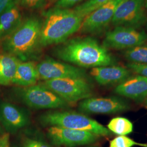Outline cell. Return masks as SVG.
Masks as SVG:
<instances>
[{
  "instance_id": "1",
  "label": "cell",
  "mask_w": 147,
  "mask_h": 147,
  "mask_svg": "<svg viewBox=\"0 0 147 147\" xmlns=\"http://www.w3.org/2000/svg\"><path fill=\"white\" fill-rule=\"evenodd\" d=\"M55 57L81 68L115 65L116 58L94 38L75 37L56 45L51 50Z\"/></svg>"
},
{
  "instance_id": "2",
  "label": "cell",
  "mask_w": 147,
  "mask_h": 147,
  "mask_svg": "<svg viewBox=\"0 0 147 147\" xmlns=\"http://www.w3.org/2000/svg\"><path fill=\"white\" fill-rule=\"evenodd\" d=\"M42 22L37 16L27 18L16 30L2 41L3 53L22 62L37 60L42 51L40 40Z\"/></svg>"
},
{
  "instance_id": "3",
  "label": "cell",
  "mask_w": 147,
  "mask_h": 147,
  "mask_svg": "<svg viewBox=\"0 0 147 147\" xmlns=\"http://www.w3.org/2000/svg\"><path fill=\"white\" fill-rule=\"evenodd\" d=\"M40 42L41 47L58 45L79 31L84 18L71 9L51 8L45 13Z\"/></svg>"
},
{
  "instance_id": "4",
  "label": "cell",
  "mask_w": 147,
  "mask_h": 147,
  "mask_svg": "<svg viewBox=\"0 0 147 147\" xmlns=\"http://www.w3.org/2000/svg\"><path fill=\"white\" fill-rule=\"evenodd\" d=\"M67 109L48 111L38 117L43 126H59L93 133L99 136H108L111 132L105 126L86 115Z\"/></svg>"
},
{
  "instance_id": "5",
  "label": "cell",
  "mask_w": 147,
  "mask_h": 147,
  "mask_svg": "<svg viewBox=\"0 0 147 147\" xmlns=\"http://www.w3.org/2000/svg\"><path fill=\"white\" fill-rule=\"evenodd\" d=\"M15 92L21 104L32 109H67L70 105L42 83L19 87Z\"/></svg>"
},
{
  "instance_id": "6",
  "label": "cell",
  "mask_w": 147,
  "mask_h": 147,
  "mask_svg": "<svg viewBox=\"0 0 147 147\" xmlns=\"http://www.w3.org/2000/svg\"><path fill=\"white\" fill-rule=\"evenodd\" d=\"M42 84L70 104L92 97L94 93L89 79H57L44 81Z\"/></svg>"
},
{
  "instance_id": "7",
  "label": "cell",
  "mask_w": 147,
  "mask_h": 147,
  "mask_svg": "<svg viewBox=\"0 0 147 147\" xmlns=\"http://www.w3.org/2000/svg\"><path fill=\"white\" fill-rule=\"evenodd\" d=\"M146 0H124L116 9L111 24L139 29L147 22Z\"/></svg>"
},
{
  "instance_id": "8",
  "label": "cell",
  "mask_w": 147,
  "mask_h": 147,
  "mask_svg": "<svg viewBox=\"0 0 147 147\" xmlns=\"http://www.w3.org/2000/svg\"><path fill=\"white\" fill-rule=\"evenodd\" d=\"M147 42L146 32L129 27L116 26L106 32L102 45L107 50H125Z\"/></svg>"
},
{
  "instance_id": "9",
  "label": "cell",
  "mask_w": 147,
  "mask_h": 147,
  "mask_svg": "<svg viewBox=\"0 0 147 147\" xmlns=\"http://www.w3.org/2000/svg\"><path fill=\"white\" fill-rule=\"evenodd\" d=\"M39 79L43 81L68 78L88 79L84 69L47 57L37 64Z\"/></svg>"
},
{
  "instance_id": "10",
  "label": "cell",
  "mask_w": 147,
  "mask_h": 147,
  "mask_svg": "<svg viewBox=\"0 0 147 147\" xmlns=\"http://www.w3.org/2000/svg\"><path fill=\"white\" fill-rule=\"evenodd\" d=\"M47 136L51 144L57 147L88 145L96 142L99 138V136L89 132L55 126L47 127Z\"/></svg>"
},
{
  "instance_id": "11",
  "label": "cell",
  "mask_w": 147,
  "mask_h": 147,
  "mask_svg": "<svg viewBox=\"0 0 147 147\" xmlns=\"http://www.w3.org/2000/svg\"><path fill=\"white\" fill-rule=\"evenodd\" d=\"M130 104L118 96L90 97L79 102L78 110L84 115H113L125 112Z\"/></svg>"
},
{
  "instance_id": "12",
  "label": "cell",
  "mask_w": 147,
  "mask_h": 147,
  "mask_svg": "<svg viewBox=\"0 0 147 147\" xmlns=\"http://www.w3.org/2000/svg\"><path fill=\"white\" fill-rule=\"evenodd\" d=\"M124 0H112L86 16L79 31L95 34L104 31L111 23L116 9Z\"/></svg>"
},
{
  "instance_id": "13",
  "label": "cell",
  "mask_w": 147,
  "mask_h": 147,
  "mask_svg": "<svg viewBox=\"0 0 147 147\" xmlns=\"http://www.w3.org/2000/svg\"><path fill=\"white\" fill-rule=\"evenodd\" d=\"M0 121L7 130L16 132L30 124L31 113L26 107L2 102L0 104Z\"/></svg>"
},
{
  "instance_id": "14",
  "label": "cell",
  "mask_w": 147,
  "mask_h": 147,
  "mask_svg": "<svg viewBox=\"0 0 147 147\" xmlns=\"http://www.w3.org/2000/svg\"><path fill=\"white\" fill-rule=\"evenodd\" d=\"M90 76L101 86L120 84L132 76L128 68L118 65H109L91 69Z\"/></svg>"
},
{
  "instance_id": "15",
  "label": "cell",
  "mask_w": 147,
  "mask_h": 147,
  "mask_svg": "<svg viewBox=\"0 0 147 147\" xmlns=\"http://www.w3.org/2000/svg\"><path fill=\"white\" fill-rule=\"evenodd\" d=\"M116 94L142 103L147 97V78L140 75L130 76L114 89Z\"/></svg>"
},
{
  "instance_id": "16",
  "label": "cell",
  "mask_w": 147,
  "mask_h": 147,
  "mask_svg": "<svg viewBox=\"0 0 147 147\" xmlns=\"http://www.w3.org/2000/svg\"><path fill=\"white\" fill-rule=\"evenodd\" d=\"M18 0H14L0 14V41L9 37L23 22Z\"/></svg>"
},
{
  "instance_id": "17",
  "label": "cell",
  "mask_w": 147,
  "mask_h": 147,
  "mask_svg": "<svg viewBox=\"0 0 147 147\" xmlns=\"http://www.w3.org/2000/svg\"><path fill=\"white\" fill-rule=\"evenodd\" d=\"M39 79L37 64L34 61H20L12 84L19 87H28L36 84Z\"/></svg>"
},
{
  "instance_id": "18",
  "label": "cell",
  "mask_w": 147,
  "mask_h": 147,
  "mask_svg": "<svg viewBox=\"0 0 147 147\" xmlns=\"http://www.w3.org/2000/svg\"><path fill=\"white\" fill-rule=\"evenodd\" d=\"M20 60L7 53H0V85L12 84Z\"/></svg>"
},
{
  "instance_id": "19",
  "label": "cell",
  "mask_w": 147,
  "mask_h": 147,
  "mask_svg": "<svg viewBox=\"0 0 147 147\" xmlns=\"http://www.w3.org/2000/svg\"><path fill=\"white\" fill-rule=\"evenodd\" d=\"M107 128L113 133L119 136H125L133 131L134 125L131 121L126 118L117 117L112 119Z\"/></svg>"
},
{
  "instance_id": "20",
  "label": "cell",
  "mask_w": 147,
  "mask_h": 147,
  "mask_svg": "<svg viewBox=\"0 0 147 147\" xmlns=\"http://www.w3.org/2000/svg\"><path fill=\"white\" fill-rule=\"evenodd\" d=\"M122 55L129 63L147 64V44L124 50Z\"/></svg>"
},
{
  "instance_id": "21",
  "label": "cell",
  "mask_w": 147,
  "mask_h": 147,
  "mask_svg": "<svg viewBox=\"0 0 147 147\" xmlns=\"http://www.w3.org/2000/svg\"><path fill=\"white\" fill-rule=\"evenodd\" d=\"M111 1L112 0H87L75 7L73 10L84 18L92 11Z\"/></svg>"
},
{
  "instance_id": "22",
  "label": "cell",
  "mask_w": 147,
  "mask_h": 147,
  "mask_svg": "<svg viewBox=\"0 0 147 147\" xmlns=\"http://www.w3.org/2000/svg\"><path fill=\"white\" fill-rule=\"evenodd\" d=\"M135 146L147 147V144L138 143L125 136H119L111 141L109 147H132Z\"/></svg>"
},
{
  "instance_id": "23",
  "label": "cell",
  "mask_w": 147,
  "mask_h": 147,
  "mask_svg": "<svg viewBox=\"0 0 147 147\" xmlns=\"http://www.w3.org/2000/svg\"><path fill=\"white\" fill-rule=\"evenodd\" d=\"M47 0H18L21 7L28 10L35 11L45 7Z\"/></svg>"
},
{
  "instance_id": "24",
  "label": "cell",
  "mask_w": 147,
  "mask_h": 147,
  "mask_svg": "<svg viewBox=\"0 0 147 147\" xmlns=\"http://www.w3.org/2000/svg\"><path fill=\"white\" fill-rule=\"evenodd\" d=\"M126 67L137 75L147 78V64L129 63L126 64Z\"/></svg>"
},
{
  "instance_id": "25",
  "label": "cell",
  "mask_w": 147,
  "mask_h": 147,
  "mask_svg": "<svg viewBox=\"0 0 147 147\" xmlns=\"http://www.w3.org/2000/svg\"><path fill=\"white\" fill-rule=\"evenodd\" d=\"M84 0H58L53 6V9H70Z\"/></svg>"
},
{
  "instance_id": "26",
  "label": "cell",
  "mask_w": 147,
  "mask_h": 147,
  "mask_svg": "<svg viewBox=\"0 0 147 147\" xmlns=\"http://www.w3.org/2000/svg\"><path fill=\"white\" fill-rule=\"evenodd\" d=\"M22 147H52L46 142L31 138L26 139L23 144Z\"/></svg>"
},
{
  "instance_id": "27",
  "label": "cell",
  "mask_w": 147,
  "mask_h": 147,
  "mask_svg": "<svg viewBox=\"0 0 147 147\" xmlns=\"http://www.w3.org/2000/svg\"><path fill=\"white\" fill-rule=\"evenodd\" d=\"M0 147H11L9 135L8 133L0 136Z\"/></svg>"
},
{
  "instance_id": "28",
  "label": "cell",
  "mask_w": 147,
  "mask_h": 147,
  "mask_svg": "<svg viewBox=\"0 0 147 147\" xmlns=\"http://www.w3.org/2000/svg\"><path fill=\"white\" fill-rule=\"evenodd\" d=\"M14 0H0V14L5 10Z\"/></svg>"
},
{
  "instance_id": "29",
  "label": "cell",
  "mask_w": 147,
  "mask_h": 147,
  "mask_svg": "<svg viewBox=\"0 0 147 147\" xmlns=\"http://www.w3.org/2000/svg\"><path fill=\"white\" fill-rule=\"evenodd\" d=\"M58 0H47V3L48 6H50L52 5L53 4H55Z\"/></svg>"
},
{
  "instance_id": "30",
  "label": "cell",
  "mask_w": 147,
  "mask_h": 147,
  "mask_svg": "<svg viewBox=\"0 0 147 147\" xmlns=\"http://www.w3.org/2000/svg\"><path fill=\"white\" fill-rule=\"evenodd\" d=\"M144 106L146 107V108L147 109V97L145 100L144 101Z\"/></svg>"
},
{
  "instance_id": "31",
  "label": "cell",
  "mask_w": 147,
  "mask_h": 147,
  "mask_svg": "<svg viewBox=\"0 0 147 147\" xmlns=\"http://www.w3.org/2000/svg\"><path fill=\"white\" fill-rule=\"evenodd\" d=\"M146 8L147 11V0H146Z\"/></svg>"
},
{
  "instance_id": "32",
  "label": "cell",
  "mask_w": 147,
  "mask_h": 147,
  "mask_svg": "<svg viewBox=\"0 0 147 147\" xmlns=\"http://www.w3.org/2000/svg\"></svg>"
},
{
  "instance_id": "33",
  "label": "cell",
  "mask_w": 147,
  "mask_h": 147,
  "mask_svg": "<svg viewBox=\"0 0 147 147\" xmlns=\"http://www.w3.org/2000/svg\"><path fill=\"white\" fill-rule=\"evenodd\" d=\"M0 130H1V126H0Z\"/></svg>"
}]
</instances>
